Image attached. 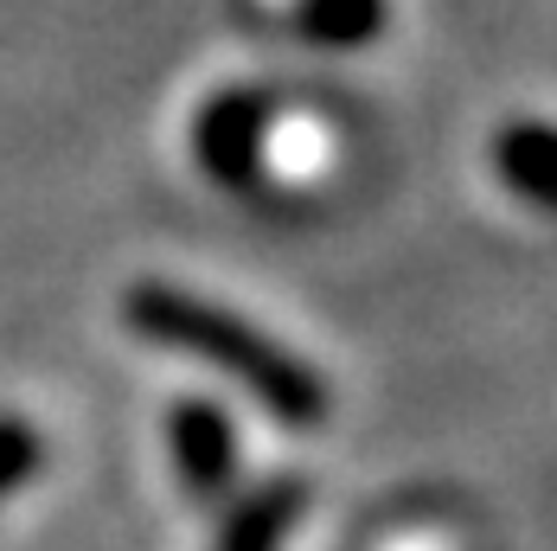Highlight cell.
<instances>
[{
    "label": "cell",
    "instance_id": "obj_1",
    "mask_svg": "<svg viewBox=\"0 0 557 551\" xmlns=\"http://www.w3.org/2000/svg\"><path fill=\"white\" fill-rule=\"evenodd\" d=\"M122 321L135 340L148 346H168V353H186L199 366L224 372L237 391H250L276 424L288 430H314L327 424L334 411V391L327 379L295 353L282 346L276 333H263L257 321H244L237 308H224L212 295H193L180 282H135L122 295Z\"/></svg>",
    "mask_w": 557,
    "mask_h": 551
},
{
    "label": "cell",
    "instance_id": "obj_7",
    "mask_svg": "<svg viewBox=\"0 0 557 551\" xmlns=\"http://www.w3.org/2000/svg\"><path fill=\"white\" fill-rule=\"evenodd\" d=\"M39 462H46L39 430H33L26 417H0V500L20 494V488L39 475Z\"/></svg>",
    "mask_w": 557,
    "mask_h": 551
},
{
    "label": "cell",
    "instance_id": "obj_6",
    "mask_svg": "<svg viewBox=\"0 0 557 551\" xmlns=\"http://www.w3.org/2000/svg\"><path fill=\"white\" fill-rule=\"evenodd\" d=\"M288 26L321 52H366L372 39H385L391 0H295Z\"/></svg>",
    "mask_w": 557,
    "mask_h": 551
},
{
    "label": "cell",
    "instance_id": "obj_2",
    "mask_svg": "<svg viewBox=\"0 0 557 551\" xmlns=\"http://www.w3.org/2000/svg\"><path fill=\"white\" fill-rule=\"evenodd\" d=\"M276 97L257 90V84H231L212 90L199 115H193V161L199 173L224 186V193H257L263 186V167H270V135H276Z\"/></svg>",
    "mask_w": 557,
    "mask_h": 551
},
{
    "label": "cell",
    "instance_id": "obj_5",
    "mask_svg": "<svg viewBox=\"0 0 557 551\" xmlns=\"http://www.w3.org/2000/svg\"><path fill=\"white\" fill-rule=\"evenodd\" d=\"M301 506H308L301 475H276L270 488L244 494L231 513H224V532H219L212 551H282L288 532H295V519H301Z\"/></svg>",
    "mask_w": 557,
    "mask_h": 551
},
{
    "label": "cell",
    "instance_id": "obj_3",
    "mask_svg": "<svg viewBox=\"0 0 557 551\" xmlns=\"http://www.w3.org/2000/svg\"><path fill=\"white\" fill-rule=\"evenodd\" d=\"M237 455H244V442H237V424H231L224 404H212V397H173L168 462L186 494L219 500L231 488V475H237Z\"/></svg>",
    "mask_w": 557,
    "mask_h": 551
},
{
    "label": "cell",
    "instance_id": "obj_4",
    "mask_svg": "<svg viewBox=\"0 0 557 551\" xmlns=\"http://www.w3.org/2000/svg\"><path fill=\"white\" fill-rule=\"evenodd\" d=\"M487 161H494V180H500L519 206L557 212V122H545V115H512L500 135H494Z\"/></svg>",
    "mask_w": 557,
    "mask_h": 551
}]
</instances>
